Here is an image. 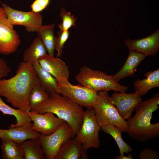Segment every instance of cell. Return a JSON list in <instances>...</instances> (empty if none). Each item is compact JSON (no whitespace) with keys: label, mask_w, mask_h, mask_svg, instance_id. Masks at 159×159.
Wrapping results in <instances>:
<instances>
[{"label":"cell","mask_w":159,"mask_h":159,"mask_svg":"<svg viewBox=\"0 0 159 159\" xmlns=\"http://www.w3.org/2000/svg\"><path fill=\"white\" fill-rule=\"evenodd\" d=\"M39 84L32 64L20 63L16 74L8 79L0 80V95L12 106L25 112L30 110V93L34 86Z\"/></svg>","instance_id":"1"},{"label":"cell","mask_w":159,"mask_h":159,"mask_svg":"<svg viewBox=\"0 0 159 159\" xmlns=\"http://www.w3.org/2000/svg\"><path fill=\"white\" fill-rule=\"evenodd\" d=\"M159 94L142 101L135 109V113L127 120L126 132L131 138L143 142L159 137V122L151 123L153 112L159 108Z\"/></svg>","instance_id":"2"},{"label":"cell","mask_w":159,"mask_h":159,"mask_svg":"<svg viewBox=\"0 0 159 159\" xmlns=\"http://www.w3.org/2000/svg\"><path fill=\"white\" fill-rule=\"evenodd\" d=\"M33 112H51L67 122L71 127L72 138L81 126L85 111L82 106L60 94L54 93Z\"/></svg>","instance_id":"3"},{"label":"cell","mask_w":159,"mask_h":159,"mask_svg":"<svg viewBox=\"0 0 159 159\" xmlns=\"http://www.w3.org/2000/svg\"><path fill=\"white\" fill-rule=\"evenodd\" d=\"M75 79L81 85L97 92L101 90L126 92L128 87L120 84L112 75L98 70L92 69L86 65L81 67Z\"/></svg>","instance_id":"4"},{"label":"cell","mask_w":159,"mask_h":159,"mask_svg":"<svg viewBox=\"0 0 159 159\" xmlns=\"http://www.w3.org/2000/svg\"><path fill=\"white\" fill-rule=\"evenodd\" d=\"M99 99L92 107L96 118L100 127L107 124L119 128L122 132H126L127 121L120 116L114 105L112 102L108 91L97 92Z\"/></svg>","instance_id":"5"},{"label":"cell","mask_w":159,"mask_h":159,"mask_svg":"<svg viewBox=\"0 0 159 159\" xmlns=\"http://www.w3.org/2000/svg\"><path fill=\"white\" fill-rule=\"evenodd\" d=\"M100 129L93 108L87 109L85 111L81 127L74 137L86 151L91 148L98 149L100 145L99 132Z\"/></svg>","instance_id":"6"},{"label":"cell","mask_w":159,"mask_h":159,"mask_svg":"<svg viewBox=\"0 0 159 159\" xmlns=\"http://www.w3.org/2000/svg\"><path fill=\"white\" fill-rule=\"evenodd\" d=\"M57 85L59 94L87 109L92 108L99 98L97 92L80 84L72 85L68 80L57 82Z\"/></svg>","instance_id":"7"},{"label":"cell","mask_w":159,"mask_h":159,"mask_svg":"<svg viewBox=\"0 0 159 159\" xmlns=\"http://www.w3.org/2000/svg\"><path fill=\"white\" fill-rule=\"evenodd\" d=\"M71 127L64 121L54 132L49 135L40 133L38 137L43 153L47 159H55L61 145L72 138Z\"/></svg>","instance_id":"8"},{"label":"cell","mask_w":159,"mask_h":159,"mask_svg":"<svg viewBox=\"0 0 159 159\" xmlns=\"http://www.w3.org/2000/svg\"><path fill=\"white\" fill-rule=\"evenodd\" d=\"M21 42L14 25L8 19L4 8L0 7V54L8 55L15 52Z\"/></svg>","instance_id":"9"},{"label":"cell","mask_w":159,"mask_h":159,"mask_svg":"<svg viewBox=\"0 0 159 159\" xmlns=\"http://www.w3.org/2000/svg\"><path fill=\"white\" fill-rule=\"evenodd\" d=\"M1 3L8 21L13 25L24 26L27 32L30 33L37 32L42 25V16L40 13L16 10L6 4Z\"/></svg>","instance_id":"10"},{"label":"cell","mask_w":159,"mask_h":159,"mask_svg":"<svg viewBox=\"0 0 159 159\" xmlns=\"http://www.w3.org/2000/svg\"><path fill=\"white\" fill-rule=\"evenodd\" d=\"M33 123L29 128L32 130L46 135H50L65 121L56 117L51 112L39 113L34 112H26Z\"/></svg>","instance_id":"11"},{"label":"cell","mask_w":159,"mask_h":159,"mask_svg":"<svg viewBox=\"0 0 159 159\" xmlns=\"http://www.w3.org/2000/svg\"><path fill=\"white\" fill-rule=\"evenodd\" d=\"M110 99L120 116L125 120L131 117L134 110L142 101L141 97L135 92L130 94L115 92L110 96Z\"/></svg>","instance_id":"12"},{"label":"cell","mask_w":159,"mask_h":159,"mask_svg":"<svg viewBox=\"0 0 159 159\" xmlns=\"http://www.w3.org/2000/svg\"><path fill=\"white\" fill-rule=\"evenodd\" d=\"M124 43L129 51L139 52L146 57L155 56L159 50V29L143 38L135 40L126 39Z\"/></svg>","instance_id":"13"},{"label":"cell","mask_w":159,"mask_h":159,"mask_svg":"<svg viewBox=\"0 0 159 159\" xmlns=\"http://www.w3.org/2000/svg\"><path fill=\"white\" fill-rule=\"evenodd\" d=\"M39 63L58 82L68 80L70 74L69 67L64 61L58 57H54L47 54L40 58Z\"/></svg>","instance_id":"14"},{"label":"cell","mask_w":159,"mask_h":159,"mask_svg":"<svg viewBox=\"0 0 159 159\" xmlns=\"http://www.w3.org/2000/svg\"><path fill=\"white\" fill-rule=\"evenodd\" d=\"M87 151L75 137L64 142L59 150L55 159H86Z\"/></svg>","instance_id":"15"},{"label":"cell","mask_w":159,"mask_h":159,"mask_svg":"<svg viewBox=\"0 0 159 159\" xmlns=\"http://www.w3.org/2000/svg\"><path fill=\"white\" fill-rule=\"evenodd\" d=\"M40 133L29 127L24 126L0 129V138L11 140L19 145L24 141L30 139L38 138Z\"/></svg>","instance_id":"16"},{"label":"cell","mask_w":159,"mask_h":159,"mask_svg":"<svg viewBox=\"0 0 159 159\" xmlns=\"http://www.w3.org/2000/svg\"><path fill=\"white\" fill-rule=\"evenodd\" d=\"M146 57L139 52L130 51L123 65L116 74L112 75V78L119 82L121 79L127 77H134L138 66Z\"/></svg>","instance_id":"17"},{"label":"cell","mask_w":159,"mask_h":159,"mask_svg":"<svg viewBox=\"0 0 159 159\" xmlns=\"http://www.w3.org/2000/svg\"><path fill=\"white\" fill-rule=\"evenodd\" d=\"M145 78L137 79L133 82L135 92L141 97L152 88L159 87V69L145 73Z\"/></svg>","instance_id":"18"},{"label":"cell","mask_w":159,"mask_h":159,"mask_svg":"<svg viewBox=\"0 0 159 159\" xmlns=\"http://www.w3.org/2000/svg\"><path fill=\"white\" fill-rule=\"evenodd\" d=\"M36 76L42 88L49 95L59 94L57 87V81L49 73L43 68L39 63L32 64Z\"/></svg>","instance_id":"19"},{"label":"cell","mask_w":159,"mask_h":159,"mask_svg":"<svg viewBox=\"0 0 159 159\" xmlns=\"http://www.w3.org/2000/svg\"><path fill=\"white\" fill-rule=\"evenodd\" d=\"M0 111L4 115L14 116L16 118V122L11 124L8 128L24 126L30 127L32 123V120L27 112L19 109H15L6 104L2 99L0 95Z\"/></svg>","instance_id":"20"},{"label":"cell","mask_w":159,"mask_h":159,"mask_svg":"<svg viewBox=\"0 0 159 159\" xmlns=\"http://www.w3.org/2000/svg\"><path fill=\"white\" fill-rule=\"evenodd\" d=\"M46 48L40 37L37 36L24 52L23 61L33 64L39 63L40 58L48 54Z\"/></svg>","instance_id":"21"},{"label":"cell","mask_w":159,"mask_h":159,"mask_svg":"<svg viewBox=\"0 0 159 159\" xmlns=\"http://www.w3.org/2000/svg\"><path fill=\"white\" fill-rule=\"evenodd\" d=\"M19 145L23 151L24 159H47L38 138L27 140Z\"/></svg>","instance_id":"22"},{"label":"cell","mask_w":159,"mask_h":159,"mask_svg":"<svg viewBox=\"0 0 159 159\" xmlns=\"http://www.w3.org/2000/svg\"><path fill=\"white\" fill-rule=\"evenodd\" d=\"M54 24L42 25L37 32L38 36L40 37L46 48L48 54L51 56H54L55 50L56 37L54 33Z\"/></svg>","instance_id":"23"},{"label":"cell","mask_w":159,"mask_h":159,"mask_svg":"<svg viewBox=\"0 0 159 159\" xmlns=\"http://www.w3.org/2000/svg\"><path fill=\"white\" fill-rule=\"evenodd\" d=\"M2 158L4 159H24L23 151L19 145L9 139L1 138Z\"/></svg>","instance_id":"24"},{"label":"cell","mask_w":159,"mask_h":159,"mask_svg":"<svg viewBox=\"0 0 159 159\" xmlns=\"http://www.w3.org/2000/svg\"><path fill=\"white\" fill-rule=\"evenodd\" d=\"M101 128L104 133L109 134L114 139L119 148L120 155L128 153L132 151V148L122 138V132L119 128L110 124L104 125Z\"/></svg>","instance_id":"25"},{"label":"cell","mask_w":159,"mask_h":159,"mask_svg":"<svg viewBox=\"0 0 159 159\" xmlns=\"http://www.w3.org/2000/svg\"><path fill=\"white\" fill-rule=\"evenodd\" d=\"M49 97V94L42 88L39 84L35 85L29 96L30 111L34 112Z\"/></svg>","instance_id":"26"},{"label":"cell","mask_w":159,"mask_h":159,"mask_svg":"<svg viewBox=\"0 0 159 159\" xmlns=\"http://www.w3.org/2000/svg\"><path fill=\"white\" fill-rule=\"evenodd\" d=\"M60 16L62 22L58 25L60 30H68L72 27L76 26V19L70 12H67L63 8H61Z\"/></svg>","instance_id":"27"},{"label":"cell","mask_w":159,"mask_h":159,"mask_svg":"<svg viewBox=\"0 0 159 159\" xmlns=\"http://www.w3.org/2000/svg\"><path fill=\"white\" fill-rule=\"evenodd\" d=\"M69 35L68 30H60L58 33V36L55 37V50L57 51V57L61 56L64 44L67 40Z\"/></svg>","instance_id":"28"},{"label":"cell","mask_w":159,"mask_h":159,"mask_svg":"<svg viewBox=\"0 0 159 159\" xmlns=\"http://www.w3.org/2000/svg\"><path fill=\"white\" fill-rule=\"evenodd\" d=\"M50 0H35L32 4V11L35 13H40L49 5Z\"/></svg>","instance_id":"29"},{"label":"cell","mask_w":159,"mask_h":159,"mask_svg":"<svg viewBox=\"0 0 159 159\" xmlns=\"http://www.w3.org/2000/svg\"><path fill=\"white\" fill-rule=\"evenodd\" d=\"M158 153L157 151L146 148L141 151L139 157L141 159H158Z\"/></svg>","instance_id":"30"},{"label":"cell","mask_w":159,"mask_h":159,"mask_svg":"<svg viewBox=\"0 0 159 159\" xmlns=\"http://www.w3.org/2000/svg\"><path fill=\"white\" fill-rule=\"evenodd\" d=\"M11 70L6 62L0 57V80L7 77Z\"/></svg>","instance_id":"31"},{"label":"cell","mask_w":159,"mask_h":159,"mask_svg":"<svg viewBox=\"0 0 159 159\" xmlns=\"http://www.w3.org/2000/svg\"><path fill=\"white\" fill-rule=\"evenodd\" d=\"M115 159H133L132 155L130 154H129L128 155L125 156L124 155H120L119 156H117L115 157Z\"/></svg>","instance_id":"32"}]
</instances>
